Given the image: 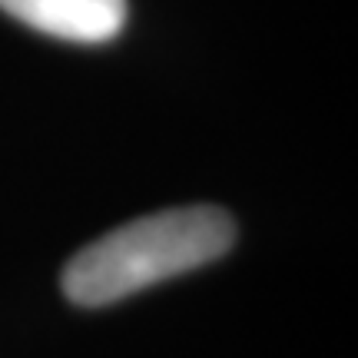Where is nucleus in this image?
<instances>
[{
    "label": "nucleus",
    "instance_id": "obj_1",
    "mask_svg": "<svg viewBox=\"0 0 358 358\" xmlns=\"http://www.w3.org/2000/svg\"><path fill=\"white\" fill-rule=\"evenodd\" d=\"M236 243V222L219 206H182L133 219L80 249L64 268L73 306H113L156 282L216 262Z\"/></svg>",
    "mask_w": 358,
    "mask_h": 358
},
{
    "label": "nucleus",
    "instance_id": "obj_2",
    "mask_svg": "<svg viewBox=\"0 0 358 358\" xmlns=\"http://www.w3.org/2000/svg\"><path fill=\"white\" fill-rule=\"evenodd\" d=\"M13 20L73 43L113 40L127 24V0H0Z\"/></svg>",
    "mask_w": 358,
    "mask_h": 358
}]
</instances>
